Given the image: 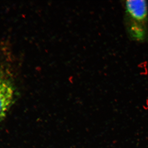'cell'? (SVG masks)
Returning a JSON list of instances; mask_svg holds the SVG:
<instances>
[{"label": "cell", "mask_w": 148, "mask_h": 148, "mask_svg": "<svg viewBox=\"0 0 148 148\" xmlns=\"http://www.w3.org/2000/svg\"><path fill=\"white\" fill-rule=\"evenodd\" d=\"M15 99V89L10 77L0 71V123L6 117Z\"/></svg>", "instance_id": "obj_1"}, {"label": "cell", "mask_w": 148, "mask_h": 148, "mask_svg": "<svg viewBox=\"0 0 148 148\" xmlns=\"http://www.w3.org/2000/svg\"><path fill=\"white\" fill-rule=\"evenodd\" d=\"M125 18L140 23H147L148 5L145 1H127L125 3Z\"/></svg>", "instance_id": "obj_2"}]
</instances>
